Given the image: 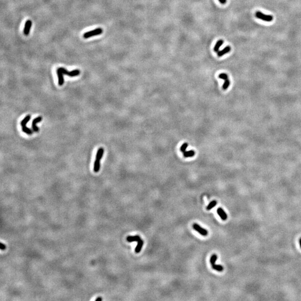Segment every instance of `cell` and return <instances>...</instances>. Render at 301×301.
I'll list each match as a JSON object with an SVG mask.
<instances>
[{"label": "cell", "instance_id": "cell-1", "mask_svg": "<svg viewBox=\"0 0 301 301\" xmlns=\"http://www.w3.org/2000/svg\"><path fill=\"white\" fill-rule=\"evenodd\" d=\"M104 148L102 147L99 148L97 150L96 157V160L94 163V172L97 173L99 172L100 169V160L102 158L104 154Z\"/></svg>", "mask_w": 301, "mask_h": 301}, {"label": "cell", "instance_id": "cell-2", "mask_svg": "<svg viewBox=\"0 0 301 301\" xmlns=\"http://www.w3.org/2000/svg\"><path fill=\"white\" fill-rule=\"evenodd\" d=\"M103 32V29L100 27H99V28H97L93 30H92V31H88V32H86L84 33L83 35V37L85 38V39H88L89 37H91L92 36H97V35H99L100 34H102Z\"/></svg>", "mask_w": 301, "mask_h": 301}, {"label": "cell", "instance_id": "cell-3", "mask_svg": "<svg viewBox=\"0 0 301 301\" xmlns=\"http://www.w3.org/2000/svg\"><path fill=\"white\" fill-rule=\"evenodd\" d=\"M256 16L257 18L264 21L271 22L273 19V16L270 15H266L260 11H257L256 13Z\"/></svg>", "mask_w": 301, "mask_h": 301}, {"label": "cell", "instance_id": "cell-4", "mask_svg": "<svg viewBox=\"0 0 301 301\" xmlns=\"http://www.w3.org/2000/svg\"><path fill=\"white\" fill-rule=\"evenodd\" d=\"M59 69L63 73V74L64 75H66L69 76H70V77H73V76H78V75L80 74V70H78V69H75V70H73L71 72H69L65 68H59Z\"/></svg>", "mask_w": 301, "mask_h": 301}, {"label": "cell", "instance_id": "cell-5", "mask_svg": "<svg viewBox=\"0 0 301 301\" xmlns=\"http://www.w3.org/2000/svg\"><path fill=\"white\" fill-rule=\"evenodd\" d=\"M193 227L194 228V230H196V231H197L199 233H200L201 235L203 236H207V234H208V231L202 227H201L199 225V224H194Z\"/></svg>", "mask_w": 301, "mask_h": 301}, {"label": "cell", "instance_id": "cell-6", "mask_svg": "<svg viewBox=\"0 0 301 301\" xmlns=\"http://www.w3.org/2000/svg\"><path fill=\"white\" fill-rule=\"evenodd\" d=\"M32 21L30 20H27L25 22V27L23 29V33L26 36L29 35L30 33V29L32 26Z\"/></svg>", "mask_w": 301, "mask_h": 301}, {"label": "cell", "instance_id": "cell-7", "mask_svg": "<svg viewBox=\"0 0 301 301\" xmlns=\"http://www.w3.org/2000/svg\"><path fill=\"white\" fill-rule=\"evenodd\" d=\"M42 119H43L42 117L39 116V117H37V118L34 119L32 120V128L33 132H39V128L37 127L36 124H37V123L41 122V121L42 120Z\"/></svg>", "mask_w": 301, "mask_h": 301}, {"label": "cell", "instance_id": "cell-8", "mask_svg": "<svg viewBox=\"0 0 301 301\" xmlns=\"http://www.w3.org/2000/svg\"><path fill=\"white\" fill-rule=\"evenodd\" d=\"M56 73L58 77V84L60 86H62L64 83V74L59 69V68L56 70Z\"/></svg>", "mask_w": 301, "mask_h": 301}, {"label": "cell", "instance_id": "cell-9", "mask_svg": "<svg viewBox=\"0 0 301 301\" xmlns=\"http://www.w3.org/2000/svg\"><path fill=\"white\" fill-rule=\"evenodd\" d=\"M217 213L223 220L225 221L227 220V215L226 214L225 211L221 207H219L217 209Z\"/></svg>", "mask_w": 301, "mask_h": 301}, {"label": "cell", "instance_id": "cell-10", "mask_svg": "<svg viewBox=\"0 0 301 301\" xmlns=\"http://www.w3.org/2000/svg\"><path fill=\"white\" fill-rule=\"evenodd\" d=\"M231 50V47L230 46H226L225 47L224 49H223V50H219L217 53V56L219 57H221L222 56H223L224 55L227 54L228 53H229Z\"/></svg>", "mask_w": 301, "mask_h": 301}, {"label": "cell", "instance_id": "cell-11", "mask_svg": "<svg viewBox=\"0 0 301 301\" xmlns=\"http://www.w3.org/2000/svg\"><path fill=\"white\" fill-rule=\"evenodd\" d=\"M143 244H144V241L142 239H140L139 241H137V245L136 247L135 248V252L136 253H140L141 249H142V247L143 245Z\"/></svg>", "mask_w": 301, "mask_h": 301}, {"label": "cell", "instance_id": "cell-12", "mask_svg": "<svg viewBox=\"0 0 301 301\" xmlns=\"http://www.w3.org/2000/svg\"><path fill=\"white\" fill-rule=\"evenodd\" d=\"M30 119H31V116L30 114H29V115H27L23 118V119L21 121V123H20V124L22 128L26 127V124L29 122Z\"/></svg>", "mask_w": 301, "mask_h": 301}, {"label": "cell", "instance_id": "cell-13", "mask_svg": "<svg viewBox=\"0 0 301 301\" xmlns=\"http://www.w3.org/2000/svg\"><path fill=\"white\" fill-rule=\"evenodd\" d=\"M224 43V41L223 40H219L217 41L216 43L215 44V46L214 47V51L217 53L219 51V49L221 47V46Z\"/></svg>", "mask_w": 301, "mask_h": 301}, {"label": "cell", "instance_id": "cell-14", "mask_svg": "<svg viewBox=\"0 0 301 301\" xmlns=\"http://www.w3.org/2000/svg\"><path fill=\"white\" fill-rule=\"evenodd\" d=\"M140 239V237L138 235H135V236H128L127 237V240L128 242H133V241H138Z\"/></svg>", "mask_w": 301, "mask_h": 301}, {"label": "cell", "instance_id": "cell-15", "mask_svg": "<svg viewBox=\"0 0 301 301\" xmlns=\"http://www.w3.org/2000/svg\"><path fill=\"white\" fill-rule=\"evenodd\" d=\"M183 155L185 157H192L194 156L195 153V151L193 150H189V151H185L183 152Z\"/></svg>", "mask_w": 301, "mask_h": 301}, {"label": "cell", "instance_id": "cell-16", "mask_svg": "<svg viewBox=\"0 0 301 301\" xmlns=\"http://www.w3.org/2000/svg\"><path fill=\"white\" fill-rule=\"evenodd\" d=\"M211 266H212V268L214 270H216V271L222 272L224 270V267L221 265H218V264H214L211 265Z\"/></svg>", "mask_w": 301, "mask_h": 301}, {"label": "cell", "instance_id": "cell-17", "mask_svg": "<svg viewBox=\"0 0 301 301\" xmlns=\"http://www.w3.org/2000/svg\"><path fill=\"white\" fill-rule=\"evenodd\" d=\"M217 204V201L216 200H214V201H212L209 204L207 205V206L206 207V209L207 210H210L211 209H212L213 207H214Z\"/></svg>", "mask_w": 301, "mask_h": 301}, {"label": "cell", "instance_id": "cell-18", "mask_svg": "<svg viewBox=\"0 0 301 301\" xmlns=\"http://www.w3.org/2000/svg\"><path fill=\"white\" fill-rule=\"evenodd\" d=\"M217 259V256L216 254H213V255L211 257L210 259V263H211V265H213V264H215Z\"/></svg>", "mask_w": 301, "mask_h": 301}, {"label": "cell", "instance_id": "cell-19", "mask_svg": "<svg viewBox=\"0 0 301 301\" xmlns=\"http://www.w3.org/2000/svg\"><path fill=\"white\" fill-rule=\"evenodd\" d=\"M230 80L229 79H227L226 80H225L224 82V84L223 85V89L224 90H226L228 89L229 86H230Z\"/></svg>", "mask_w": 301, "mask_h": 301}, {"label": "cell", "instance_id": "cell-20", "mask_svg": "<svg viewBox=\"0 0 301 301\" xmlns=\"http://www.w3.org/2000/svg\"><path fill=\"white\" fill-rule=\"evenodd\" d=\"M219 78H220L221 79L224 80V81L229 79V76L226 73H221L220 75H219Z\"/></svg>", "mask_w": 301, "mask_h": 301}, {"label": "cell", "instance_id": "cell-21", "mask_svg": "<svg viewBox=\"0 0 301 301\" xmlns=\"http://www.w3.org/2000/svg\"><path fill=\"white\" fill-rule=\"evenodd\" d=\"M188 146H189V144H188V143H183V145L181 146V148H180V150H181L183 153V152H184L185 151H186V148H187Z\"/></svg>", "mask_w": 301, "mask_h": 301}, {"label": "cell", "instance_id": "cell-22", "mask_svg": "<svg viewBox=\"0 0 301 301\" xmlns=\"http://www.w3.org/2000/svg\"><path fill=\"white\" fill-rule=\"evenodd\" d=\"M0 249L1 250H4L6 249V246L5 244H4L3 243H1L0 244Z\"/></svg>", "mask_w": 301, "mask_h": 301}, {"label": "cell", "instance_id": "cell-23", "mask_svg": "<svg viewBox=\"0 0 301 301\" xmlns=\"http://www.w3.org/2000/svg\"><path fill=\"white\" fill-rule=\"evenodd\" d=\"M219 1L221 4H225L226 2V0H219Z\"/></svg>", "mask_w": 301, "mask_h": 301}, {"label": "cell", "instance_id": "cell-24", "mask_svg": "<svg viewBox=\"0 0 301 301\" xmlns=\"http://www.w3.org/2000/svg\"><path fill=\"white\" fill-rule=\"evenodd\" d=\"M102 297H98L97 299L96 300V301H102Z\"/></svg>", "mask_w": 301, "mask_h": 301}, {"label": "cell", "instance_id": "cell-25", "mask_svg": "<svg viewBox=\"0 0 301 301\" xmlns=\"http://www.w3.org/2000/svg\"><path fill=\"white\" fill-rule=\"evenodd\" d=\"M300 247L301 248V237L300 239Z\"/></svg>", "mask_w": 301, "mask_h": 301}]
</instances>
